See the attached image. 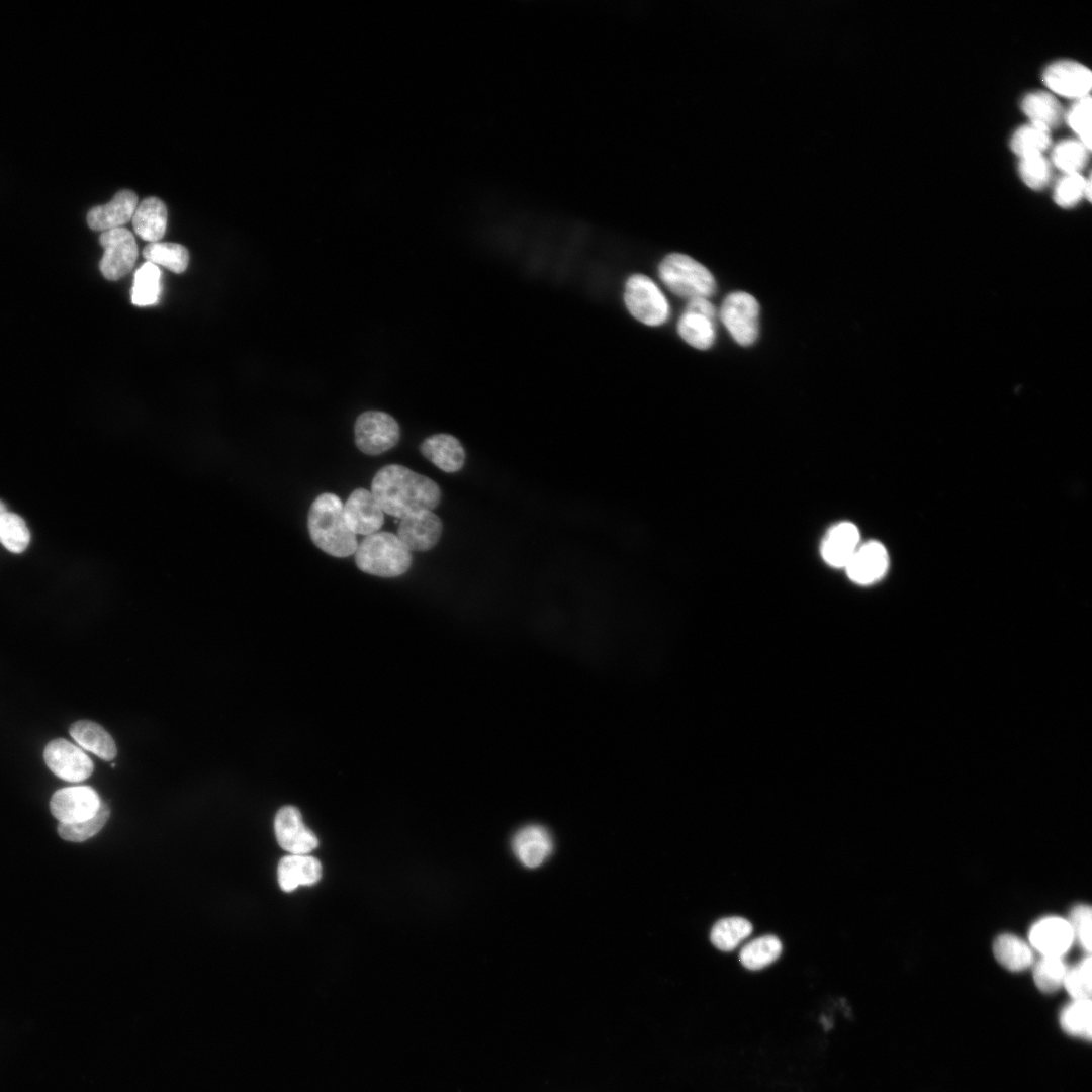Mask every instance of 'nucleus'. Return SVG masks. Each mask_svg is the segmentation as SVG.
Instances as JSON below:
<instances>
[{"mask_svg": "<svg viewBox=\"0 0 1092 1092\" xmlns=\"http://www.w3.org/2000/svg\"><path fill=\"white\" fill-rule=\"evenodd\" d=\"M138 204L132 190H120L107 203L92 207L87 213V223L90 229L102 232L121 228L132 219Z\"/></svg>", "mask_w": 1092, "mask_h": 1092, "instance_id": "obj_18", "label": "nucleus"}, {"mask_svg": "<svg viewBox=\"0 0 1092 1092\" xmlns=\"http://www.w3.org/2000/svg\"><path fill=\"white\" fill-rule=\"evenodd\" d=\"M1068 123L1078 134L1079 140L1091 147V98L1089 95L1077 99L1067 115Z\"/></svg>", "mask_w": 1092, "mask_h": 1092, "instance_id": "obj_39", "label": "nucleus"}, {"mask_svg": "<svg viewBox=\"0 0 1092 1092\" xmlns=\"http://www.w3.org/2000/svg\"><path fill=\"white\" fill-rule=\"evenodd\" d=\"M996 960L1010 971H1022L1033 961L1030 946L1020 937L1005 933L999 935L993 944Z\"/></svg>", "mask_w": 1092, "mask_h": 1092, "instance_id": "obj_25", "label": "nucleus"}, {"mask_svg": "<svg viewBox=\"0 0 1092 1092\" xmlns=\"http://www.w3.org/2000/svg\"><path fill=\"white\" fill-rule=\"evenodd\" d=\"M308 531L315 546L335 557L355 553L356 535L348 527L342 500L334 493L320 494L308 512Z\"/></svg>", "mask_w": 1092, "mask_h": 1092, "instance_id": "obj_2", "label": "nucleus"}, {"mask_svg": "<svg viewBox=\"0 0 1092 1092\" xmlns=\"http://www.w3.org/2000/svg\"><path fill=\"white\" fill-rule=\"evenodd\" d=\"M658 274L672 293L688 300L709 299L716 292L717 284L713 274L685 254L667 255L658 266Z\"/></svg>", "mask_w": 1092, "mask_h": 1092, "instance_id": "obj_4", "label": "nucleus"}, {"mask_svg": "<svg viewBox=\"0 0 1092 1092\" xmlns=\"http://www.w3.org/2000/svg\"><path fill=\"white\" fill-rule=\"evenodd\" d=\"M625 304L630 313L648 326L664 324L670 314L669 303L659 287L647 276L634 274L625 285Z\"/></svg>", "mask_w": 1092, "mask_h": 1092, "instance_id": "obj_5", "label": "nucleus"}, {"mask_svg": "<svg viewBox=\"0 0 1092 1092\" xmlns=\"http://www.w3.org/2000/svg\"><path fill=\"white\" fill-rule=\"evenodd\" d=\"M354 433L357 447L368 455H378L391 449L400 437L394 418L379 411L362 413L356 419Z\"/></svg>", "mask_w": 1092, "mask_h": 1092, "instance_id": "obj_7", "label": "nucleus"}, {"mask_svg": "<svg viewBox=\"0 0 1092 1092\" xmlns=\"http://www.w3.org/2000/svg\"><path fill=\"white\" fill-rule=\"evenodd\" d=\"M1021 107L1031 123L1041 125L1049 130L1059 124L1063 115L1059 101L1050 93L1042 91L1027 94L1022 100Z\"/></svg>", "mask_w": 1092, "mask_h": 1092, "instance_id": "obj_26", "label": "nucleus"}, {"mask_svg": "<svg viewBox=\"0 0 1092 1092\" xmlns=\"http://www.w3.org/2000/svg\"><path fill=\"white\" fill-rule=\"evenodd\" d=\"M752 932L751 923L738 916L727 917L717 921L712 927L710 938L712 943L723 951L733 950Z\"/></svg>", "mask_w": 1092, "mask_h": 1092, "instance_id": "obj_31", "label": "nucleus"}, {"mask_svg": "<svg viewBox=\"0 0 1092 1092\" xmlns=\"http://www.w3.org/2000/svg\"><path fill=\"white\" fill-rule=\"evenodd\" d=\"M5 512H7V511H6V509H5V506H4V505H3V503H2L1 500H0V517H1V516H2V515H3L4 513H5Z\"/></svg>", "mask_w": 1092, "mask_h": 1092, "instance_id": "obj_42", "label": "nucleus"}, {"mask_svg": "<svg viewBox=\"0 0 1092 1092\" xmlns=\"http://www.w3.org/2000/svg\"><path fill=\"white\" fill-rule=\"evenodd\" d=\"M1019 174L1023 182L1032 189L1043 188L1051 178V167L1042 154L1020 158Z\"/></svg>", "mask_w": 1092, "mask_h": 1092, "instance_id": "obj_38", "label": "nucleus"}, {"mask_svg": "<svg viewBox=\"0 0 1092 1092\" xmlns=\"http://www.w3.org/2000/svg\"><path fill=\"white\" fill-rule=\"evenodd\" d=\"M71 737L85 750L101 759L110 760L116 756V746L111 735L99 724L79 720L69 729Z\"/></svg>", "mask_w": 1092, "mask_h": 1092, "instance_id": "obj_24", "label": "nucleus"}, {"mask_svg": "<svg viewBox=\"0 0 1092 1092\" xmlns=\"http://www.w3.org/2000/svg\"><path fill=\"white\" fill-rule=\"evenodd\" d=\"M782 952L777 936L764 935L745 944L739 954L741 964L752 971L760 970L775 962Z\"/></svg>", "mask_w": 1092, "mask_h": 1092, "instance_id": "obj_30", "label": "nucleus"}, {"mask_svg": "<svg viewBox=\"0 0 1092 1092\" xmlns=\"http://www.w3.org/2000/svg\"><path fill=\"white\" fill-rule=\"evenodd\" d=\"M30 541V533L24 520L14 514L5 512L0 517V542L10 552H23Z\"/></svg>", "mask_w": 1092, "mask_h": 1092, "instance_id": "obj_35", "label": "nucleus"}, {"mask_svg": "<svg viewBox=\"0 0 1092 1092\" xmlns=\"http://www.w3.org/2000/svg\"><path fill=\"white\" fill-rule=\"evenodd\" d=\"M679 336L692 347L706 350L716 340V308L708 298L689 300L677 323Z\"/></svg>", "mask_w": 1092, "mask_h": 1092, "instance_id": "obj_9", "label": "nucleus"}, {"mask_svg": "<svg viewBox=\"0 0 1092 1092\" xmlns=\"http://www.w3.org/2000/svg\"><path fill=\"white\" fill-rule=\"evenodd\" d=\"M371 492L383 512L400 519L431 511L441 499L440 487L434 480L398 464H389L377 471Z\"/></svg>", "mask_w": 1092, "mask_h": 1092, "instance_id": "obj_1", "label": "nucleus"}, {"mask_svg": "<svg viewBox=\"0 0 1092 1092\" xmlns=\"http://www.w3.org/2000/svg\"><path fill=\"white\" fill-rule=\"evenodd\" d=\"M420 449L425 458L445 472H456L464 465V448L452 435L430 436L423 441Z\"/></svg>", "mask_w": 1092, "mask_h": 1092, "instance_id": "obj_22", "label": "nucleus"}, {"mask_svg": "<svg viewBox=\"0 0 1092 1092\" xmlns=\"http://www.w3.org/2000/svg\"><path fill=\"white\" fill-rule=\"evenodd\" d=\"M344 517L355 535L376 533L384 522L381 507L372 492L365 488L352 491L344 506Z\"/></svg>", "mask_w": 1092, "mask_h": 1092, "instance_id": "obj_15", "label": "nucleus"}, {"mask_svg": "<svg viewBox=\"0 0 1092 1092\" xmlns=\"http://www.w3.org/2000/svg\"><path fill=\"white\" fill-rule=\"evenodd\" d=\"M1060 1025L1069 1035L1091 1039L1092 1004L1090 999H1073L1060 1014Z\"/></svg>", "mask_w": 1092, "mask_h": 1092, "instance_id": "obj_27", "label": "nucleus"}, {"mask_svg": "<svg viewBox=\"0 0 1092 1092\" xmlns=\"http://www.w3.org/2000/svg\"><path fill=\"white\" fill-rule=\"evenodd\" d=\"M274 830L278 844L291 854H307L318 845L316 836L305 826L299 810L293 806L279 809Z\"/></svg>", "mask_w": 1092, "mask_h": 1092, "instance_id": "obj_12", "label": "nucleus"}, {"mask_svg": "<svg viewBox=\"0 0 1092 1092\" xmlns=\"http://www.w3.org/2000/svg\"><path fill=\"white\" fill-rule=\"evenodd\" d=\"M859 545L858 528L851 522L842 521L826 532L820 545V553L828 565L843 568Z\"/></svg>", "mask_w": 1092, "mask_h": 1092, "instance_id": "obj_19", "label": "nucleus"}, {"mask_svg": "<svg viewBox=\"0 0 1092 1092\" xmlns=\"http://www.w3.org/2000/svg\"><path fill=\"white\" fill-rule=\"evenodd\" d=\"M1068 922L1071 926L1074 940L1079 945L1090 952L1091 950V923H1092V911L1087 905H1077L1071 912Z\"/></svg>", "mask_w": 1092, "mask_h": 1092, "instance_id": "obj_41", "label": "nucleus"}, {"mask_svg": "<svg viewBox=\"0 0 1092 1092\" xmlns=\"http://www.w3.org/2000/svg\"><path fill=\"white\" fill-rule=\"evenodd\" d=\"M101 803L93 788L75 786L55 792L50 801V808L59 823H76L93 817L98 812Z\"/></svg>", "mask_w": 1092, "mask_h": 1092, "instance_id": "obj_11", "label": "nucleus"}, {"mask_svg": "<svg viewBox=\"0 0 1092 1092\" xmlns=\"http://www.w3.org/2000/svg\"><path fill=\"white\" fill-rule=\"evenodd\" d=\"M131 301L138 306L155 304L161 293V271L151 262L142 264L134 273Z\"/></svg>", "mask_w": 1092, "mask_h": 1092, "instance_id": "obj_29", "label": "nucleus"}, {"mask_svg": "<svg viewBox=\"0 0 1092 1092\" xmlns=\"http://www.w3.org/2000/svg\"><path fill=\"white\" fill-rule=\"evenodd\" d=\"M1043 81L1055 93L1079 99L1088 95L1092 75L1084 65L1065 60L1051 64L1044 70Z\"/></svg>", "mask_w": 1092, "mask_h": 1092, "instance_id": "obj_13", "label": "nucleus"}, {"mask_svg": "<svg viewBox=\"0 0 1092 1092\" xmlns=\"http://www.w3.org/2000/svg\"><path fill=\"white\" fill-rule=\"evenodd\" d=\"M888 563V553L883 544L870 541L858 546L843 568L853 582L867 585L885 574Z\"/></svg>", "mask_w": 1092, "mask_h": 1092, "instance_id": "obj_16", "label": "nucleus"}, {"mask_svg": "<svg viewBox=\"0 0 1092 1092\" xmlns=\"http://www.w3.org/2000/svg\"><path fill=\"white\" fill-rule=\"evenodd\" d=\"M1050 130L1030 123L1019 127L1011 139V149L1020 158L1042 154L1050 146Z\"/></svg>", "mask_w": 1092, "mask_h": 1092, "instance_id": "obj_32", "label": "nucleus"}, {"mask_svg": "<svg viewBox=\"0 0 1092 1092\" xmlns=\"http://www.w3.org/2000/svg\"><path fill=\"white\" fill-rule=\"evenodd\" d=\"M1067 969L1062 957L1042 956L1033 968L1034 983L1041 992L1053 993L1063 986Z\"/></svg>", "mask_w": 1092, "mask_h": 1092, "instance_id": "obj_33", "label": "nucleus"}, {"mask_svg": "<svg viewBox=\"0 0 1092 1092\" xmlns=\"http://www.w3.org/2000/svg\"><path fill=\"white\" fill-rule=\"evenodd\" d=\"M321 862L307 854H290L281 858L277 868L280 888L292 892L299 886H311L322 877Z\"/></svg>", "mask_w": 1092, "mask_h": 1092, "instance_id": "obj_21", "label": "nucleus"}, {"mask_svg": "<svg viewBox=\"0 0 1092 1092\" xmlns=\"http://www.w3.org/2000/svg\"><path fill=\"white\" fill-rule=\"evenodd\" d=\"M759 304L745 291H734L722 302L719 316L733 340L740 346H750L759 334Z\"/></svg>", "mask_w": 1092, "mask_h": 1092, "instance_id": "obj_6", "label": "nucleus"}, {"mask_svg": "<svg viewBox=\"0 0 1092 1092\" xmlns=\"http://www.w3.org/2000/svg\"><path fill=\"white\" fill-rule=\"evenodd\" d=\"M357 567L369 574L395 577L408 570L412 555L400 539L389 532L366 536L355 551Z\"/></svg>", "mask_w": 1092, "mask_h": 1092, "instance_id": "obj_3", "label": "nucleus"}, {"mask_svg": "<svg viewBox=\"0 0 1092 1092\" xmlns=\"http://www.w3.org/2000/svg\"><path fill=\"white\" fill-rule=\"evenodd\" d=\"M1086 179L1079 173L1065 174L1057 183L1054 199L1058 205L1072 207L1085 196Z\"/></svg>", "mask_w": 1092, "mask_h": 1092, "instance_id": "obj_40", "label": "nucleus"}, {"mask_svg": "<svg viewBox=\"0 0 1092 1092\" xmlns=\"http://www.w3.org/2000/svg\"><path fill=\"white\" fill-rule=\"evenodd\" d=\"M442 530L441 519L432 511L426 510L403 517L398 526L397 537L408 550L427 551L438 543Z\"/></svg>", "mask_w": 1092, "mask_h": 1092, "instance_id": "obj_14", "label": "nucleus"}, {"mask_svg": "<svg viewBox=\"0 0 1092 1092\" xmlns=\"http://www.w3.org/2000/svg\"><path fill=\"white\" fill-rule=\"evenodd\" d=\"M167 215V207L161 199L154 196L145 198L133 213V230L149 243L160 242L166 231Z\"/></svg>", "mask_w": 1092, "mask_h": 1092, "instance_id": "obj_23", "label": "nucleus"}, {"mask_svg": "<svg viewBox=\"0 0 1092 1092\" xmlns=\"http://www.w3.org/2000/svg\"><path fill=\"white\" fill-rule=\"evenodd\" d=\"M110 815L106 803H101L98 812L91 818L76 823H59V835L69 841H85L97 834L105 825Z\"/></svg>", "mask_w": 1092, "mask_h": 1092, "instance_id": "obj_36", "label": "nucleus"}, {"mask_svg": "<svg viewBox=\"0 0 1092 1092\" xmlns=\"http://www.w3.org/2000/svg\"><path fill=\"white\" fill-rule=\"evenodd\" d=\"M1089 150L1080 140H1065L1055 147L1052 159L1065 174L1079 173L1088 162Z\"/></svg>", "mask_w": 1092, "mask_h": 1092, "instance_id": "obj_34", "label": "nucleus"}, {"mask_svg": "<svg viewBox=\"0 0 1092 1092\" xmlns=\"http://www.w3.org/2000/svg\"><path fill=\"white\" fill-rule=\"evenodd\" d=\"M43 758L57 777L68 782L84 781L94 768L92 760L80 747L62 738L47 744Z\"/></svg>", "mask_w": 1092, "mask_h": 1092, "instance_id": "obj_10", "label": "nucleus"}, {"mask_svg": "<svg viewBox=\"0 0 1092 1092\" xmlns=\"http://www.w3.org/2000/svg\"><path fill=\"white\" fill-rule=\"evenodd\" d=\"M143 256L148 262L176 274L183 273L189 261L188 250L183 245L169 242L149 243L143 250Z\"/></svg>", "mask_w": 1092, "mask_h": 1092, "instance_id": "obj_28", "label": "nucleus"}, {"mask_svg": "<svg viewBox=\"0 0 1092 1092\" xmlns=\"http://www.w3.org/2000/svg\"><path fill=\"white\" fill-rule=\"evenodd\" d=\"M1091 958L1087 956L1067 969L1063 986L1073 999H1090L1092 990Z\"/></svg>", "mask_w": 1092, "mask_h": 1092, "instance_id": "obj_37", "label": "nucleus"}, {"mask_svg": "<svg viewBox=\"0 0 1092 1092\" xmlns=\"http://www.w3.org/2000/svg\"><path fill=\"white\" fill-rule=\"evenodd\" d=\"M99 242L104 250L99 263L102 275L111 281L125 276L138 259V246L132 233L122 226L102 232Z\"/></svg>", "mask_w": 1092, "mask_h": 1092, "instance_id": "obj_8", "label": "nucleus"}, {"mask_svg": "<svg viewBox=\"0 0 1092 1092\" xmlns=\"http://www.w3.org/2000/svg\"><path fill=\"white\" fill-rule=\"evenodd\" d=\"M512 848L522 864L527 868H537L551 854L553 843L544 827L528 825L515 834Z\"/></svg>", "mask_w": 1092, "mask_h": 1092, "instance_id": "obj_20", "label": "nucleus"}, {"mask_svg": "<svg viewBox=\"0 0 1092 1092\" xmlns=\"http://www.w3.org/2000/svg\"><path fill=\"white\" fill-rule=\"evenodd\" d=\"M1029 940L1042 956L1062 957L1071 947L1074 935L1068 920L1046 916L1032 925Z\"/></svg>", "mask_w": 1092, "mask_h": 1092, "instance_id": "obj_17", "label": "nucleus"}]
</instances>
